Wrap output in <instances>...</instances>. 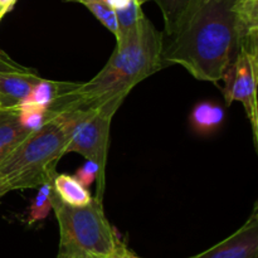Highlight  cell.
I'll return each instance as SVG.
<instances>
[{
    "label": "cell",
    "mask_w": 258,
    "mask_h": 258,
    "mask_svg": "<svg viewBox=\"0 0 258 258\" xmlns=\"http://www.w3.org/2000/svg\"><path fill=\"white\" fill-rule=\"evenodd\" d=\"M15 3H17V0H0V20L8 12L13 9Z\"/></svg>",
    "instance_id": "cell-21"
},
{
    "label": "cell",
    "mask_w": 258,
    "mask_h": 258,
    "mask_svg": "<svg viewBox=\"0 0 258 258\" xmlns=\"http://www.w3.org/2000/svg\"><path fill=\"white\" fill-rule=\"evenodd\" d=\"M163 33L144 15L116 38L105 67L85 83L66 82L48 112L93 111L113 117L134 87L165 67L161 59Z\"/></svg>",
    "instance_id": "cell-1"
},
{
    "label": "cell",
    "mask_w": 258,
    "mask_h": 258,
    "mask_svg": "<svg viewBox=\"0 0 258 258\" xmlns=\"http://www.w3.org/2000/svg\"><path fill=\"white\" fill-rule=\"evenodd\" d=\"M234 0H188L173 33L163 37L164 64L218 83L237 53Z\"/></svg>",
    "instance_id": "cell-2"
},
{
    "label": "cell",
    "mask_w": 258,
    "mask_h": 258,
    "mask_svg": "<svg viewBox=\"0 0 258 258\" xmlns=\"http://www.w3.org/2000/svg\"><path fill=\"white\" fill-rule=\"evenodd\" d=\"M224 121V110L218 103L203 101L194 106L189 116L191 128L199 135H209L218 130Z\"/></svg>",
    "instance_id": "cell-11"
},
{
    "label": "cell",
    "mask_w": 258,
    "mask_h": 258,
    "mask_svg": "<svg viewBox=\"0 0 258 258\" xmlns=\"http://www.w3.org/2000/svg\"><path fill=\"white\" fill-rule=\"evenodd\" d=\"M66 82H55V81L42 80L30 90L27 97L19 103V106H33V107L48 110L54 102L57 96L62 91Z\"/></svg>",
    "instance_id": "cell-13"
},
{
    "label": "cell",
    "mask_w": 258,
    "mask_h": 258,
    "mask_svg": "<svg viewBox=\"0 0 258 258\" xmlns=\"http://www.w3.org/2000/svg\"><path fill=\"white\" fill-rule=\"evenodd\" d=\"M52 209L60 234L55 258H106L120 241L97 198L73 207L60 201L52 189Z\"/></svg>",
    "instance_id": "cell-4"
},
{
    "label": "cell",
    "mask_w": 258,
    "mask_h": 258,
    "mask_svg": "<svg viewBox=\"0 0 258 258\" xmlns=\"http://www.w3.org/2000/svg\"><path fill=\"white\" fill-rule=\"evenodd\" d=\"M17 108L19 111V117L23 126L30 131L39 128L50 117L48 110L43 108L33 107V106H18Z\"/></svg>",
    "instance_id": "cell-18"
},
{
    "label": "cell",
    "mask_w": 258,
    "mask_h": 258,
    "mask_svg": "<svg viewBox=\"0 0 258 258\" xmlns=\"http://www.w3.org/2000/svg\"><path fill=\"white\" fill-rule=\"evenodd\" d=\"M237 52H258V0H234Z\"/></svg>",
    "instance_id": "cell-8"
},
{
    "label": "cell",
    "mask_w": 258,
    "mask_h": 258,
    "mask_svg": "<svg viewBox=\"0 0 258 258\" xmlns=\"http://www.w3.org/2000/svg\"><path fill=\"white\" fill-rule=\"evenodd\" d=\"M70 121L63 112L50 116L32 131L0 163V176L9 191L39 188L57 174L58 161L66 153Z\"/></svg>",
    "instance_id": "cell-3"
},
{
    "label": "cell",
    "mask_w": 258,
    "mask_h": 258,
    "mask_svg": "<svg viewBox=\"0 0 258 258\" xmlns=\"http://www.w3.org/2000/svg\"><path fill=\"white\" fill-rule=\"evenodd\" d=\"M50 211H52V184L49 181L38 188L37 196L33 199L32 206H30L28 222L29 224H32L38 221H42L48 216Z\"/></svg>",
    "instance_id": "cell-15"
},
{
    "label": "cell",
    "mask_w": 258,
    "mask_h": 258,
    "mask_svg": "<svg viewBox=\"0 0 258 258\" xmlns=\"http://www.w3.org/2000/svg\"><path fill=\"white\" fill-rule=\"evenodd\" d=\"M156 3L160 7L164 23H165V30L163 33V37H168L173 33L188 0H156Z\"/></svg>",
    "instance_id": "cell-16"
},
{
    "label": "cell",
    "mask_w": 258,
    "mask_h": 258,
    "mask_svg": "<svg viewBox=\"0 0 258 258\" xmlns=\"http://www.w3.org/2000/svg\"><path fill=\"white\" fill-rule=\"evenodd\" d=\"M100 173V168H98L97 164L92 160H87L76 173V178L77 180L82 184L83 186H90L93 181L96 180V178L98 176Z\"/></svg>",
    "instance_id": "cell-19"
},
{
    "label": "cell",
    "mask_w": 258,
    "mask_h": 258,
    "mask_svg": "<svg viewBox=\"0 0 258 258\" xmlns=\"http://www.w3.org/2000/svg\"><path fill=\"white\" fill-rule=\"evenodd\" d=\"M189 258H258L257 203L246 223L228 238Z\"/></svg>",
    "instance_id": "cell-7"
},
{
    "label": "cell",
    "mask_w": 258,
    "mask_h": 258,
    "mask_svg": "<svg viewBox=\"0 0 258 258\" xmlns=\"http://www.w3.org/2000/svg\"><path fill=\"white\" fill-rule=\"evenodd\" d=\"M223 96L226 106L238 101L243 105L251 122L254 145H258V52L239 49L224 72Z\"/></svg>",
    "instance_id": "cell-6"
},
{
    "label": "cell",
    "mask_w": 258,
    "mask_h": 258,
    "mask_svg": "<svg viewBox=\"0 0 258 258\" xmlns=\"http://www.w3.org/2000/svg\"><path fill=\"white\" fill-rule=\"evenodd\" d=\"M7 193H9V188H8L5 181L3 180V178L0 176V199H2Z\"/></svg>",
    "instance_id": "cell-22"
},
{
    "label": "cell",
    "mask_w": 258,
    "mask_h": 258,
    "mask_svg": "<svg viewBox=\"0 0 258 258\" xmlns=\"http://www.w3.org/2000/svg\"><path fill=\"white\" fill-rule=\"evenodd\" d=\"M66 2L80 3L85 5L115 37L118 34V24L116 19V13L107 0H66Z\"/></svg>",
    "instance_id": "cell-14"
},
{
    "label": "cell",
    "mask_w": 258,
    "mask_h": 258,
    "mask_svg": "<svg viewBox=\"0 0 258 258\" xmlns=\"http://www.w3.org/2000/svg\"><path fill=\"white\" fill-rule=\"evenodd\" d=\"M115 13L118 24L117 37H120L121 34L127 32L131 27H134V25L144 17V13L143 10H141V5L138 4L136 0H131L126 7L115 10Z\"/></svg>",
    "instance_id": "cell-17"
},
{
    "label": "cell",
    "mask_w": 258,
    "mask_h": 258,
    "mask_svg": "<svg viewBox=\"0 0 258 258\" xmlns=\"http://www.w3.org/2000/svg\"><path fill=\"white\" fill-rule=\"evenodd\" d=\"M50 184L58 198L70 206H86L92 199L87 188L83 186L76 176L67 175V174H55Z\"/></svg>",
    "instance_id": "cell-12"
},
{
    "label": "cell",
    "mask_w": 258,
    "mask_h": 258,
    "mask_svg": "<svg viewBox=\"0 0 258 258\" xmlns=\"http://www.w3.org/2000/svg\"><path fill=\"white\" fill-rule=\"evenodd\" d=\"M136 2H138V4L143 5V4H145V3H148V2H151V0H136Z\"/></svg>",
    "instance_id": "cell-23"
},
{
    "label": "cell",
    "mask_w": 258,
    "mask_h": 258,
    "mask_svg": "<svg viewBox=\"0 0 258 258\" xmlns=\"http://www.w3.org/2000/svg\"><path fill=\"white\" fill-rule=\"evenodd\" d=\"M106 258H140V257H138L135 253H133V252H131L130 249L122 243V242L118 241L117 244H116V247L113 248V251L111 252V253Z\"/></svg>",
    "instance_id": "cell-20"
},
{
    "label": "cell",
    "mask_w": 258,
    "mask_h": 258,
    "mask_svg": "<svg viewBox=\"0 0 258 258\" xmlns=\"http://www.w3.org/2000/svg\"><path fill=\"white\" fill-rule=\"evenodd\" d=\"M32 133L23 126L18 108H0V163Z\"/></svg>",
    "instance_id": "cell-10"
},
{
    "label": "cell",
    "mask_w": 258,
    "mask_h": 258,
    "mask_svg": "<svg viewBox=\"0 0 258 258\" xmlns=\"http://www.w3.org/2000/svg\"><path fill=\"white\" fill-rule=\"evenodd\" d=\"M42 77L37 72H0V108H15Z\"/></svg>",
    "instance_id": "cell-9"
},
{
    "label": "cell",
    "mask_w": 258,
    "mask_h": 258,
    "mask_svg": "<svg viewBox=\"0 0 258 258\" xmlns=\"http://www.w3.org/2000/svg\"><path fill=\"white\" fill-rule=\"evenodd\" d=\"M70 121L66 153H77L87 160L95 161L100 168L97 180V196L100 202L105 191V169L108 151V136L112 117L93 111H66Z\"/></svg>",
    "instance_id": "cell-5"
}]
</instances>
